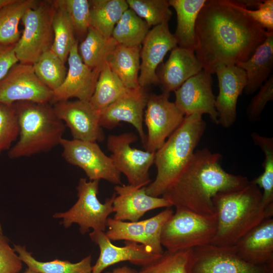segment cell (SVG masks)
<instances>
[{
  "label": "cell",
  "mask_w": 273,
  "mask_h": 273,
  "mask_svg": "<svg viewBox=\"0 0 273 273\" xmlns=\"http://www.w3.org/2000/svg\"><path fill=\"white\" fill-rule=\"evenodd\" d=\"M268 33L237 1L206 0L196 22L194 52L203 70L211 74L219 66L247 60Z\"/></svg>",
  "instance_id": "obj_1"
},
{
  "label": "cell",
  "mask_w": 273,
  "mask_h": 273,
  "mask_svg": "<svg viewBox=\"0 0 273 273\" xmlns=\"http://www.w3.org/2000/svg\"><path fill=\"white\" fill-rule=\"evenodd\" d=\"M221 157L207 148L196 151L162 197L175 208L205 216L216 215L212 202L214 196L241 189L250 181L246 176L225 171L220 163Z\"/></svg>",
  "instance_id": "obj_2"
},
{
  "label": "cell",
  "mask_w": 273,
  "mask_h": 273,
  "mask_svg": "<svg viewBox=\"0 0 273 273\" xmlns=\"http://www.w3.org/2000/svg\"><path fill=\"white\" fill-rule=\"evenodd\" d=\"M262 192L252 180L243 188L219 192L212 199L217 231L211 244L234 245L249 231L267 218L261 203Z\"/></svg>",
  "instance_id": "obj_3"
},
{
  "label": "cell",
  "mask_w": 273,
  "mask_h": 273,
  "mask_svg": "<svg viewBox=\"0 0 273 273\" xmlns=\"http://www.w3.org/2000/svg\"><path fill=\"white\" fill-rule=\"evenodd\" d=\"M206 127L202 115L185 116L179 126L155 153L157 174L145 188L148 195L162 196L190 161Z\"/></svg>",
  "instance_id": "obj_4"
},
{
  "label": "cell",
  "mask_w": 273,
  "mask_h": 273,
  "mask_svg": "<svg viewBox=\"0 0 273 273\" xmlns=\"http://www.w3.org/2000/svg\"><path fill=\"white\" fill-rule=\"evenodd\" d=\"M19 127V139L8 152L11 159L47 152L60 145L65 125L50 103H15Z\"/></svg>",
  "instance_id": "obj_5"
},
{
  "label": "cell",
  "mask_w": 273,
  "mask_h": 273,
  "mask_svg": "<svg viewBox=\"0 0 273 273\" xmlns=\"http://www.w3.org/2000/svg\"><path fill=\"white\" fill-rule=\"evenodd\" d=\"M164 224L161 243L169 252H176L211 244L217 231V217L205 216L176 207Z\"/></svg>",
  "instance_id": "obj_6"
},
{
  "label": "cell",
  "mask_w": 273,
  "mask_h": 273,
  "mask_svg": "<svg viewBox=\"0 0 273 273\" xmlns=\"http://www.w3.org/2000/svg\"><path fill=\"white\" fill-rule=\"evenodd\" d=\"M99 183V180L87 181L85 178H81L76 187L77 201L69 210L55 213L53 217L62 219V224L65 228L77 224L82 235L90 229L105 232L108 216L114 212L113 204L116 195L114 192L102 203L97 196Z\"/></svg>",
  "instance_id": "obj_7"
},
{
  "label": "cell",
  "mask_w": 273,
  "mask_h": 273,
  "mask_svg": "<svg viewBox=\"0 0 273 273\" xmlns=\"http://www.w3.org/2000/svg\"><path fill=\"white\" fill-rule=\"evenodd\" d=\"M56 7L52 1H39L28 9L21 21L24 30L14 51L19 63L33 65L46 52L51 50L54 40L52 21Z\"/></svg>",
  "instance_id": "obj_8"
},
{
  "label": "cell",
  "mask_w": 273,
  "mask_h": 273,
  "mask_svg": "<svg viewBox=\"0 0 273 273\" xmlns=\"http://www.w3.org/2000/svg\"><path fill=\"white\" fill-rule=\"evenodd\" d=\"M136 140L137 136L132 132L111 134L107 138V146L115 166L125 175L128 184L145 187L151 182L149 171L154 163L155 152L132 147L131 144Z\"/></svg>",
  "instance_id": "obj_9"
},
{
  "label": "cell",
  "mask_w": 273,
  "mask_h": 273,
  "mask_svg": "<svg viewBox=\"0 0 273 273\" xmlns=\"http://www.w3.org/2000/svg\"><path fill=\"white\" fill-rule=\"evenodd\" d=\"M60 145L65 160L82 169L89 180L104 179L115 185L122 184L121 173L97 142L63 138Z\"/></svg>",
  "instance_id": "obj_10"
},
{
  "label": "cell",
  "mask_w": 273,
  "mask_h": 273,
  "mask_svg": "<svg viewBox=\"0 0 273 273\" xmlns=\"http://www.w3.org/2000/svg\"><path fill=\"white\" fill-rule=\"evenodd\" d=\"M169 94L148 95L144 121L147 129L145 143L146 151L155 152L179 126L185 115L174 103L169 100Z\"/></svg>",
  "instance_id": "obj_11"
},
{
  "label": "cell",
  "mask_w": 273,
  "mask_h": 273,
  "mask_svg": "<svg viewBox=\"0 0 273 273\" xmlns=\"http://www.w3.org/2000/svg\"><path fill=\"white\" fill-rule=\"evenodd\" d=\"M189 273H273V267L245 261L237 255L234 245L209 244L193 249Z\"/></svg>",
  "instance_id": "obj_12"
},
{
  "label": "cell",
  "mask_w": 273,
  "mask_h": 273,
  "mask_svg": "<svg viewBox=\"0 0 273 273\" xmlns=\"http://www.w3.org/2000/svg\"><path fill=\"white\" fill-rule=\"evenodd\" d=\"M52 90L37 77L32 65L17 63L0 81V103L12 105L18 102L51 103Z\"/></svg>",
  "instance_id": "obj_13"
},
{
  "label": "cell",
  "mask_w": 273,
  "mask_h": 273,
  "mask_svg": "<svg viewBox=\"0 0 273 273\" xmlns=\"http://www.w3.org/2000/svg\"><path fill=\"white\" fill-rule=\"evenodd\" d=\"M53 108L57 116L70 129L73 139L97 143L104 140L99 122L100 111L89 101H60L53 104Z\"/></svg>",
  "instance_id": "obj_14"
},
{
  "label": "cell",
  "mask_w": 273,
  "mask_h": 273,
  "mask_svg": "<svg viewBox=\"0 0 273 273\" xmlns=\"http://www.w3.org/2000/svg\"><path fill=\"white\" fill-rule=\"evenodd\" d=\"M212 83L211 74L202 70L174 91L175 105L185 116L206 114L214 123L218 124Z\"/></svg>",
  "instance_id": "obj_15"
},
{
  "label": "cell",
  "mask_w": 273,
  "mask_h": 273,
  "mask_svg": "<svg viewBox=\"0 0 273 273\" xmlns=\"http://www.w3.org/2000/svg\"><path fill=\"white\" fill-rule=\"evenodd\" d=\"M77 41L69 53L67 62L68 68L62 84L53 92L51 104L76 98L90 101L102 69H92L82 61L78 52Z\"/></svg>",
  "instance_id": "obj_16"
},
{
  "label": "cell",
  "mask_w": 273,
  "mask_h": 273,
  "mask_svg": "<svg viewBox=\"0 0 273 273\" xmlns=\"http://www.w3.org/2000/svg\"><path fill=\"white\" fill-rule=\"evenodd\" d=\"M89 236L100 249L99 256L91 273H102L108 267L123 261L142 267L152 263L162 255L154 254L145 245L133 242L124 241V246H116L104 232L93 231Z\"/></svg>",
  "instance_id": "obj_17"
},
{
  "label": "cell",
  "mask_w": 273,
  "mask_h": 273,
  "mask_svg": "<svg viewBox=\"0 0 273 273\" xmlns=\"http://www.w3.org/2000/svg\"><path fill=\"white\" fill-rule=\"evenodd\" d=\"M148 96L144 88L141 86L129 89L115 102L100 111V126L113 129L120 122L128 123L134 126L145 144L146 136L143 122Z\"/></svg>",
  "instance_id": "obj_18"
},
{
  "label": "cell",
  "mask_w": 273,
  "mask_h": 273,
  "mask_svg": "<svg viewBox=\"0 0 273 273\" xmlns=\"http://www.w3.org/2000/svg\"><path fill=\"white\" fill-rule=\"evenodd\" d=\"M142 44L139 82L140 86L144 88L159 83L157 68L167 52L176 47L177 44L169 30L168 23H165L149 30Z\"/></svg>",
  "instance_id": "obj_19"
},
{
  "label": "cell",
  "mask_w": 273,
  "mask_h": 273,
  "mask_svg": "<svg viewBox=\"0 0 273 273\" xmlns=\"http://www.w3.org/2000/svg\"><path fill=\"white\" fill-rule=\"evenodd\" d=\"M218 79L219 93L215 98L218 124L229 128L237 117V104L246 84L244 70L237 65H221L215 71Z\"/></svg>",
  "instance_id": "obj_20"
},
{
  "label": "cell",
  "mask_w": 273,
  "mask_h": 273,
  "mask_svg": "<svg viewBox=\"0 0 273 273\" xmlns=\"http://www.w3.org/2000/svg\"><path fill=\"white\" fill-rule=\"evenodd\" d=\"M145 187L129 184L114 187L116 195L113 204V218L118 220L139 221L147 212L160 208H169L171 204L162 197L148 195Z\"/></svg>",
  "instance_id": "obj_21"
},
{
  "label": "cell",
  "mask_w": 273,
  "mask_h": 273,
  "mask_svg": "<svg viewBox=\"0 0 273 273\" xmlns=\"http://www.w3.org/2000/svg\"><path fill=\"white\" fill-rule=\"evenodd\" d=\"M245 261L259 266L273 267V219L264 218L234 245Z\"/></svg>",
  "instance_id": "obj_22"
},
{
  "label": "cell",
  "mask_w": 273,
  "mask_h": 273,
  "mask_svg": "<svg viewBox=\"0 0 273 273\" xmlns=\"http://www.w3.org/2000/svg\"><path fill=\"white\" fill-rule=\"evenodd\" d=\"M203 70L194 51L178 46L171 51L158 75L163 93L169 94Z\"/></svg>",
  "instance_id": "obj_23"
},
{
  "label": "cell",
  "mask_w": 273,
  "mask_h": 273,
  "mask_svg": "<svg viewBox=\"0 0 273 273\" xmlns=\"http://www.w3.org/2000/svg\"><path fill=\"white\" fill-rule=\"evenodd\" d=\"M236 65L245 72L244 93L247 95L254 93L268 79L272 70L273 32H268L249 59Z\"/></svg>",
  "instance_id": "obj_24"
},
{
  "label": "cell",
  "mask_w": 273,
  "mask_h": 273,
  "mask_svg": "<svg viewBox=\"0 0 273 273\" xmlns=\"http://www.w3.org/2000/svg\"><path fill=\"white\" fill-rule=\"evenodd\" d=\"M141 46L130 47L117 44L107 56L106 63L128 89L140 87Z\"/></svg>",
  "instance_id": "obj_25"
},
{
  "label": "cell",
  "mask_w": 273,
  "mask_h": 273,
  "mask_svg": "<svg viewBox=\"0 0 273 273\" xmlns=\"http://www.w3.org/2000/svg\"><path fill=\"white\" fill-rule=\"evenodd\" d=\"M206 0H169L176 14L177 25L173 34L178 47L194 51L195 25Z\"/></svg>",
  "instance_id": "obj_26"
},
{
  "label": "cell",
  "mask_w": 273,
  "mask_h": 273,
  "mask_svg": "<svg viewBox=\"0 0 273 273\" xmlns=\"http://www.w3.org/2000/svg\"><path fill=\"white\" fill-rule=\"evenodd\" d=\"M89 4L90 27L106 37H111L115 26L129 8L126 1L91 0Z\"/></svg>",
  "instance_id": "obj_27"
},
{
  "label": "cell",
  "mask_w": 273,
  "mask_h": 273,
  "mask_svg": "<svg viewBox=\"0 0 273 273\" xmlns=\"http://www.w3.org/2000/svg\"><path fill=\"white\" fill-rule=\"evenodd\" d=\"M14 249L28 268L38 273H91L92 271L91 255L76 263L59 259L40 261L35 258L24 246L15 244Z\"/></svg>",
  "instance_id": "obj_28"
},
{
  "label": "cell",
  "mask_w": 273,
  "mask_h": 273,
  "mask_svg": "<svg viewBox=\"0 0 273 273\" xmlns=\"http://www.w3.org/2000/svg\"><path fill=\"white\" fill-rule=\"evenodd\" d=\"M117 43L90 27L84 38L78 43V52L82 62L92 69H102L108 55Z\"/></svg>",
  "instance_id": "obj_29"
},
{
  "label": "cell",
  "mask_w": 273,
  "mask_h": 273,
  "mask_svg": "<svg viewBox=\"0 0 273 273\" xmlns=\"http://www.w3.org/2000/svg\"><path fill=\"white\" fill-rule=\"evenodd\" d=\"M39 1L12 0L0 10V43L16 44L21 37L19 24L25 14L35 7Z\"/></svg>",
  "instance_id": "obj_30"
},
{
  "label": "cell",
  "mask_w": 273,
  "mask_h": 273,
  "mask_svg": "<svg viewBox=\"0 0 273 273\" xmlns=\"http://www.w3.org/2000/svg\"><path fill=\"white\" fill-rule=\"evenodd\" d=\"M150 27L131 9L122 14L115 26L111 37L118 44L126 46H141Z\"/></svg>",
  "instance_id": "obj_31"
},
{
  "label": "cell",
  "mask_w": 273,
  "mask_h": 273,
  "mask_svg": "<svg viewBox=\"0 0 273 273\" xmlns=\"http://www.w3.org/2000/svg\"><path fill=\"white\" fill-rule=\"evenodd\" d=\"M129 89L105 62L100 73L89 102L96 109L101 111L115 102Z\"/></svg>",
  "instance_id": "obj_32"
},
{
  "label": "cell",
  "mask_w": 273,
  "mask_h": 273,
  "mask_svg": "<svg viewBox=\"0 0 273 273\" xmlns=\"http://www.w3.org/2000/svg\"><path fill=\"white\" fill-rule=\"evenodd\" d=\"M251 138L264 155L263 172L252 181L263 190L261 203L265 209L273 204V138L261 135L256 132L251 133Z\"/></svg>",
  "instance_id": "obj_33"
},
{
  "label": "cell",
  "mask_w": 273,
  "mask_h": 273,
  "mask_svg": "<svg viewBox=\"0 0 273 273\" xmlns=\"http://www.w3.org/2000/svg\"><path fill=\"white\" fill-rule=\"evenodd\" d=\"M52 27L54 40L51 50L65 63L70 50L78 40L73 24L64 10L56 8L53 18Z\"/></svg>",
  "instance_id": "obj_34"
},
{
  "label": "cell",
  "mask_w": 273,
  "mask_h": 273,
  "mask_svg": "<svg viewBox=\"0 0 273 273\" xmlns=\"http://www.w3.org/2000/svg\"><path fill=\"white\" fill-rule=\"evenodd\" d=\"M32 66L39 79L53 92L62 84L67 72L65 63L51 50L41 55Z\"/></svg>",
  "instance_id": "obj_35"
},
{
  "label": "cell",
  "mask_w": 273,
  "mask_h": 273,
  "mask_svg": "<svg viewBox=\"0 0 273 273\" xmlns=\"http://www.w3.org/2000/svg\"><path fill=\"white\" fill-rule=\"evenodd\" d=\"M193 249L169 252L165 251L154 262L142 266L138 273H189Z\"/></svg>",
  "instance_id": "obj_36"
},
{
  "label": "cell",
  "mask_w": 273,
  "mask_h": 273,
  "mask_svg": "<svg viewBox=\"0 0 273 273\" xmlns=\"http://www.w3.org/2000/svg\"><path fill=\"white\" fill-rule=\"evenodd\" d=\"M129 8L150 27L168 23L172 13L167 0H126Z\"/></svg>",
  "instance_id": "obj_37"
},
{
  "label": "cell",
  "mask_w": 273,
  "mask_h": 273,
  "mask_svg": "<svg viewBox=\"0 0 273 273\" xmlns=\"http://www.w3.org/2000/svg\"><path fill=\"white\" fill-rule=\"evenodd\" d=\"M56 8L68 15L74 29L76 39L82 41L90 27V4L87 0H53Z\"/></svg>",
  "instance_id": "obj_38"
},
{
  "label": "cell",
  "mask_w": 273,
  "mask_h": 273,
  "mask_svg": "<svg viewBox=\"0 0 273 273\" xmlns=\"http://www.w3.org/2000/svg\"><path fill=\"white\" fill-rule=\"evenodd\" d=\"M107 226L108 230L105 234L110 241L124 240L145 244L143 220L131 222L108 218Z\"/></svg>",
  "instance_id": "obj_39"
},
{
  "label": "cell",
  "mask_w": 273,
  "mask_h": 273,
  "mask_svg": "<svg viewBox=\"0 0 273 273\" xmlns=\"http://www.w3.org/2000/svg\"><path fill=\"white\" fill-rule=\"evenodd\" d=\"M173 213L170 207L166 208L157 215L143 220L145 246L154 254L160 255L164 252L161 243L162 230Z\"/></svg>",
  "instance_id": "obj_40"
},
{
  "label": "cell",
  "mask_w": 273,
  "mask_h": 273,
  "mask_svg": "<svg viewBox=\"0 0 273 273\" xmlns=\"http://www.w3.org/2000/svg\"><path fill=\"white\" fill-rule=\"evenodd\" d=\"M19 127L14 104L0 103V155L10 150L19 136Z\"/></svg>",
  "instance_id": "obj_41"
},
{
  "label": "cell",
  "mask_w": 273,
  "mask_h": 273,
  "mask_svg": "<svg viewBox=\"0 0 273 273\" xmlns=\"http://www.w3.org/2000/svg\"><path fill=\"white\" fill-rule=\"evenodd\" d=\"M272 100L273 76L271 75L261 86L248 105L246 113L249 121L256 122L259 120L267 103Z\"/></svg>",
  "instance_id": "obj_42"
},
{
  "label": "cell",
  "mask_w": 273,
  "mask_h": 273,
  "mask_svg": "<svg viewBox=\"0 0 273 273\" xmlns=\"http://www.w3.org/2000/svg\"><path fill=\"white\" fill-rule=\"evenodd\" d=\"M23 262L9 244L8 238L0 233V273H19Z\"/></svg>",
  "instance_id": "obj_43"
},
{
  "label": "cell",
  "mask_w": 273,
  "mask_h": 273,
  "mask_svg": "<svg viewBox=\"0 0 273 273\" xmlns=\"http://www.w3.org/2000/svg\"><path fill=\"white\" fill-rule=\"evenodd\" d=\"M240 9L249 17L258 23L268 32H273V1H261L258 9L251 10L237 1Z\"/></svg>",
  "instance_id": "obj_44"
},
{
  "label": "cell",
  "mask_w": 273,
  "mask_h": 273,
  "mask_svg": "<svg viewBox=\"0 0 273 273\" xmlns=\"http://www.w3.org/2000/svg\"><path fill=\"white\" fill-rule=\"evenodd\" d=\"M14 46L15 44L0 43V81L10 69L19 62L14 51Z\"/></svg>",
  "instance_id": "obj_45"
},
{
  "label": "cell",
  "mask_w": 273,
  "mask_h": 273,
  "mask_svg": "<svg viewBox=\"0 0 273 273\" xmlns=\"http://www.w3.org/2000/svg\"><path fill=\"white\" fill-rule=\"evenodd\" d=\"M104 273H138V271L127 265H124L116 268L112 271H107Z\"/></svg>",
  "instance_id": "obj_46"
},
{
  "label": "cell",
  "mask_w": 273,
  "mask_h": 273,
  "mask_svg": "<svg viewBox=\"0 0 273 273\" xmlns=\"http://www.w3.org/2000/svg\"><path fill=\"white\" fill-rule=\"evenodd\" d=\"M12 0H0V10L5 5L9 4Z\"/></svg>",
  "instance_id": "obj_47"
},
{
  "label": "cell",
  "mask_w": 273,
  "mask_h": 273,
  "mask_svg": "<svg viewBox=\"0 0 273 273\" xmlns=\"http://www.w3.org/2000/svg\"><path fill=\"white\" fill-rule=\"evenodd\" d=\"M24 273H38V272H36V271L31 268L27 267V268L25 270Z\"/></svg>",
  "instance_id": "obj_48"
},
{
  "label": "cell",
  "mask_w": 273,
  "mask_h": 273,
  "mask_svg": "<svg viewBox=\"0 0 273 273\" xmlns=\"http://www.w3.org/2000/svg\"><path fill=\"white\" fill-rule=\"evenodd\" d=\"M0 233H3V229H2V225L0 223Z\"/></svg>",
  "instance_id": "obj_49"
}]
</instances>
